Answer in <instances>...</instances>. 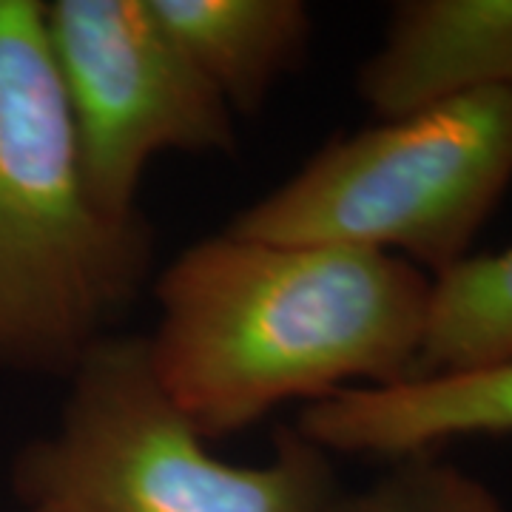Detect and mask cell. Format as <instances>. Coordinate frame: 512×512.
I'll return each mask as SVG.
<instances>
[{
  "mask_svg": "<svg viewBox=\"0 0 512 512\" xmlns=\"http://www.w3.org/2000/svg\"><path fill=\"white\" fill-rule=\"evenodd\" d=\"M148 356L165 393L208 441L288 402L413 376L433 276L402 256L288 245L220 231L154 282Z\"/></svg>",
  "mask_w": 512,
  "mask_h": 512,
  "instance_id": "cell-1",
  "label": "cell"
},
{
  "mask_svg": "<svg viewBox=\"0 0 512 512\" xmlns=\"http://www.w3.org/2000/svg\"><path fill=\"white\" fill-rule=\"evenodd\" d=\"M151 262L146 214L114 217L86 185L43 0H0V373L66 382Z\"/></svg>",
  "mask_w": 512,
  "mask_h": 512,
  "instance_id": "cell-2",
  "label": "cell"
},
{
  "mask_svg": "<svg viewBox=\"0 0 512 512\" xmlns=\"http://www.w3.org/2000/svg\"><path fill=\"white\" fill-rule=\"evenodd\" d=\"M23 512H330V456L276 430L262 464L214 456L154 373L146 336L114 333L74 367L57 424L12 461Z\"/></svg>",
  "mask_w": 512,
  "mask_h": 512,
  "instance_id": "cell-3",
  "label": "cell"
},
{
  "mask_svg": "<svg viewBox=\"0 0 512 512\" xmlns=\"http://www.w3.org/2000/svg\"><path fill=\"white\" fill-rule=\"evenodd\" d=\"M512 183V89L473 92L330 140L228 231L402 256L433 279L467 259Z\"/></svg>",
  "mask_w": 512,
  "mask_h": 512,
  "instance_id": "cell-4",
  "label": "cell"
},
{
  "mask_svg": "<svg viewBox=\"0 0 512 512\" xmlns=\"http://www.w3.org/2000/svg\"><path fill=\"white\" fill-rule=\"evenodd\" d=\"M46 37L94 202L137 214L163 154H234L237 114L148 9V0H49Z\"/></svg>",
  "mask_w": 512,
  "mask_h": 512,
  "instance_id": "cell-5",
  "label": "cell"
},
{
  "mask_svg": "<svg viewBox=\"0 0 512 512\" xmlns=\"http://www.w3.org/2000/svg\"><path fill=\"white\" fill-rule=\"evenodd\" d=\"M495 89H512V0H402L356 74L379 120Z\"/></svg>",
  "mask_w": 512,
  "mask_h": 512,
  "instance_id": "cell-6",
  "label": "cell"
},
{
  "mask_svg": "<svg viewBox=\"0 0 512 512\" xmlns=\"http://www.w3.org/2000/svg\"><path fill=\"white\" fill-rule=\"evenodd\" d=\"M325 453L402 458L439 444L512 433V359L464 373L348 387L305 404L293 424Z\"/></svg>",
  "mask_w": 512,
  "mask_h": 512,
  "instance_id": "cell-7",
  "label": "cell"
},
{
  "mask_svg": "<svg viewBox=\"0 0 512 512\" xmlns=\"http://www.w3.org/2000/svg\"><path fill=\"white\" fill-rule=\"evenodd\" d=\"M151 15L234 114H254L308 55L302 0H148Z\"/></svg>",
  "mask_w": 512,
  "mask_h": 512,
  "instance_id": "cell-8",
  "label": "cell"
},
{
  "mask_svg": "<svg viewBox=\"0 0 512 512\" xmlns=\"http://www.w3.org/2000/svg\"><path fill=\"white\" fill-rule=\"evenodd\" d=\"M512 359V245L467 256L433 279L430 316L410 379L464 373Z\"/></svg>",
  "mask_w": 512,
  "mask_h": 512,
  "instance_id": "cell-9",
  "label": "cell"
},
{
  "mask_svg": "<svg viewBox=\"0 0 512 512\" xmlns=\"http://www.w3.org/2000/svg\"><path fill=\"white\" fill-rule=\"evenodd\" d=\"M330 512H507L498 495L436 453L402 458L370 487L336 498Z\"/></svg>",
  "mask_w": 512,
  "mask_h": 512,
  "instance_id": "cell-10",
  "label": "cell"
}]
</instances>
